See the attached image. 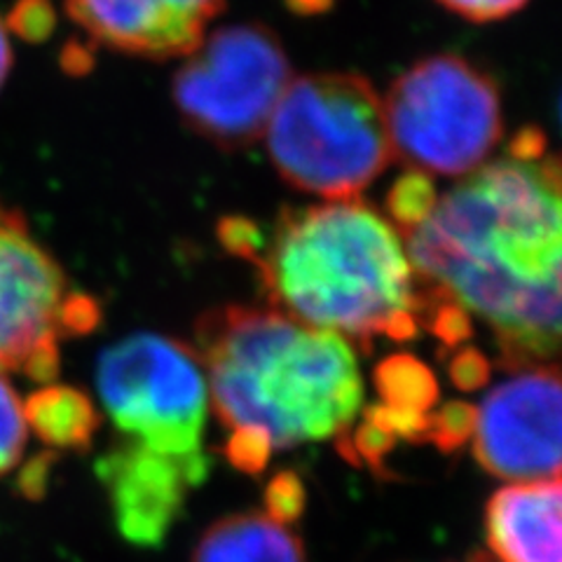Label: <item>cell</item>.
Wrapping results in <instances>:
<instances>
[{
  "mask_svg": "<svg viewBox=\"0 0 562 562\" xmlns=\"http://www.w3.org/2000/svg\"><path fill=\"white\" fill-rule=\"evenodd\" d=\"M403 241L425 301L481 322L506 371H562V153L473 169Z\"/></svg>",
  "mask_w": 562,
  "mask_h": 562,
  "instance_id": "1",
  "label": "cell"
},
{
  "mask_svg": "<svg viewBox=\"0 0 562 562\" xmlns=\"http://www.w3.org/2000/svg\"><path fill=\"white\" fill-rule=\"evenodd\" d=\"M195 351L225 460L266 471L272 452L349 431L363 406L351 345L277 310L227 305L200 316Z\"/></svg>",
  "mask_w": 562,
  "mask_h": 562,
  "instance_id": "2",
  "label": "cell"
},
{
  "mask_svg": "<svg viewBox=\"0 0 562 562\" xmlns=\"http://www.w3.org/2000/svg\"><path fill=\"white\" fill-rule=\"evenodd\" d=\"M227 251L251 262L268 303L291 319L371 351L378 338L406 342L422 328V293L403 237L357 200L286 206L262 227L218 225Z\"/></svg>",
  "mask_w": 562,
  "mask_h": 562,
  "instance_id": "3",
  "label": "cell"
},
{
  "mask_svg": "<svg viewBox=\"0 0 562 562\" xmlns=\"http://www.w3.org/2000/svg\"><path fill=\"white\" fill-rule=\"evenodd\" d=\"M266 134L281 179L333 202L357 200L394 157L382 99L359 74L291 80Z\"/></svg>",
  "mask_w": 562,
  "mask_h": 562,
  "instance_id": "4",
  "label": "cell"
},
{
  "mask_svg": "<svg viewBox=\"0 0 562 562\" xmlns=\"http://www.w3.org/2000/svg\"><path fill=\"white\" fill-rule=\"evenodd\" d=\"M384 122L392 153L427 176H467L504 134L497 80L460 55L413 64L386 92Z\"/></svg>",
  "mask_w": 562,
  "mask_h": 562,
  "instance_id": "5",
  "label": "cell"
},
{
  "mask_svg": "<svg viewBox=\"0 0 562 562\" xmlns=\"http://www.w3.org/2000/svg\"><path fill=\"white\" fill-rule=\"evenodd\" d=\"M97 392L120 443L169 460L209 462V386L195 347L136 333L103 351Z\"/></svg>",
  "mask_w": 562,
  "mask_h": 562,
  "instance_id": "6",
  "label": "cell"
},
{
  "mask_svg": "<svg viewBox=\"0 0 562 562\" xmlns=\"http://www.w3.org/2000/svg\"><path fill=\"white\" fill-rule=\"evenodd\" d=\"M291 61L262 24L218 29L188 55L171 82L188 130L221 150H246L266 132L291 82Z\"/></svg>",
  "mask_w": 562,
  "mask_h": 562,
  "instance_id": "7",
  "label": "cell"
},
{
  "mask_svg": "<svg viewBox=\"0 0 562 562\" xmlns=\"http://www.w3.org/2000/svg\"><path fill=\"white\" fill-rule=\"evenodd\" d=\"M94 297L70 291L22 211L0 202V373L41 384L59 375V345L99 326Z\"/></svg>",
  "mask_w": 562,
  "mask_h": 562,
  "instance_id": "8",
  "label": "cell"
},
{
  "mask_svg": "<svg viewBox=\"0 0 562 562\" xmlns=\"http://www.w3.org/2000/svg\"><path fill=\"white\" fill-rule=\"evenodd\" d=\"M473 457L504 481H535L562 473V371H514L476 406Z\"/></svg>",
  "mask_w": 562,
  "mask_h": 562,
  "instance_id": "9",
  "label": "cell"
},
{
  "mask_svg": "<svg viewBox=\"0 0 562 562\" xmlns=\"http://www.w3.org/2000/svg\"><path fill=\"white\" fill-rule=\"evenodd\" d=\"M211 462H181L115 443L99 462L120 535L136 547H160L181 516L192 490L209 476Z\"/></svg>",
  "mask_w": 562,
  "mask_h": 562,
  "instance_id": "10",
  "label": "cell"
},
{
  "mask_svg": "<svg viewBox=\"0 0 562 562\" xmlns=\"http://www.w3.org/2000/svg\"><path fill=\"white\" fill-rule=\"evenodd\" d=\"M70 20L105 47L173 59L195 52L225 0H64Z\"/></svg>",
  "mask_w": 562,
  "mask_h": 562,
  "instance_id": "11",
  "label": "cell"
},
{
  "mask_svg": "<svg viewBox=\"0 0 562 562\" xmlns=\"http://www.w3.org/2000/svg\"><path fill=\"white\" fill-rule=\"evenodd\" d=\"M485 537L499 562H562V473L497 490L485 506Z\"/></svg>",
  "mask_w": 562,
  "mask_h": 562,
  "instance_id": "12",
  "label": "cell"
},
{
  "mask_svg": "<svg viewBox=\"0 0 562 562\" xmlns=\"http://www.w3.org/2000/svg\"><path fill=\"white\" fill-rule=\"evenodd\" d=\"M192 562H305L303 541L268 514L221 518L202 535Z\"/></svg>",
  "mask_w": 562,
  "mask_h": 562,
  "instance_id": "13",
  "label": "cell"
},
{
  "mask_svg": "<svg viewBox=\"0 0 562 562\" xmlns=\"http://www.w3.org/2000/svg\"><path fill=\"white\" fill-rule=\"evenodd\" d=\"M29 431L38 434L52 450H90L101 427L94 401L76 386L43 384L24 401Z\"/></svg>",
  "mask_w": 562,
  "mask_h": 562,
  "instance_id": "14",
  "label": "cell"
},
{
  "mask_svg": "<svg viewBox=\"0 0 562 562\" xmlns=\"http://www.w3.org/2000/svg\"><path fill=\"white\" fill-rule=\"evenodd\" d=\"M375 386L382 406L417 417H429L438 398V386L429 368L406 355L384 359L378 366Z\"/></svg>",
  "mask_w": 562,
  "mask_h": 562,
  "instance_id": "15",
  "label": "cell"
},
{
  "mask_svg": "<svg viewBox=\"0 0 562 562\" xmlns=\"http://www.w3.org/2000/svg\"><path fill=\"white\" fill-rule=\"evenodd\" d=\"M436 200L431 176L411 169L398 176L392 190L386 192V214H390L398 235L406 237L431 214Z\"/></svg>",
  "mask_w": 562,
  "mask_h": 562,
  "instance_id": "16",
  "label": "cell"
},
{
  "mask_svg": "<svg viewBox=\"0 0 562 562\" xmlns=\"http://www.w3.org/2000/svg\"><path fill=\"white\" fill-rule=\"evenodd\" d=\"M29 441L24 401L5 373H0V479L20 464Z\"/></svg>",
  "mask_w": 562,
  "mask_h": 562,
  "instance_id": "17",
  "label": "cell"
},
{
  "mask_svg": "<svg viewBox=\"0 0 562 562\" xmlns=\"http://www.w3.org/2000/svg\"><path fill=\"white\" fill-rule=\"evenodd\" d=\"M473 415L476 408L464 401H452L441 411H434L427 425V441L443 452L462 450L473 431Z\"/></svg>",
  "mask_w": 562,
  "mask_h": 562,
  "instance_id": "18",
  "label": "cell"
},
{
  "mask_svg": "<svg viewBox=\"0 0 562 562\" xmlns=\"http://www.w3.org/2000/svg\"><path fill=\"white\" fill-rule=\"evenodd\" d=\"M262 502H266V514L272 520L281 525L297 522L305 512V487L301 476L293 471H279L268 483Z\"/></svg>",
  "mask_w": 562,
  "mask_h": 562,
  "instance_id": "19",
  "label": "cell"
},
{
  "mask_svg": "<svg viewBox=\"0 0 562 562\" xmlns=\"http://www.w3.org/2000/svg\"><path fill=\"white\" fill-rule=\"evenodd\" d=\"M5 26L29 43H43L57 26L55 5L52 0H16Z\"/></svg>",
  "mask_w": 562,
  "mask_h": 562,
  "instance_id": "20",
  "label": "cell"
},
{
  "mask_svg": "<svg viewBox=\"0 0 562 562\" xmlns=\"http://www.w3.org/2000/svg\"><path fill=\"white\" fill-rule=\"evenodd\" d=\"M436 3L443 5L448 12L462 16L467 22L487 24L516 14L530 0H436Z\"/></svg>",
  "mask_w": 562,
  "mask_h": 562,
  "instance_id": "21",
  "label": "cell"
},
{
  "mask_svg": "<svg viewBox=\"0 0 562 562\" xmlns=\"http://www.w3.org/2000/svg\"><path fill=\"white\" fill-rule=\"evenodd\" d=\"M448 371L460 390H476L490 378V361L479 349H462L460 355L452 357Z\"/></svg>",
  "mask_w": 562,
  "mask_h": 562,
  "instance_id": "22",
  "label": "cell"
},
{
  "mask_svg": "<svg viewBox=\"0 0 562 562\" xmlns=\"http://www.w3.org/2000/svg\"><path fill=\"white\" fill-rule=\"evenodd\" d=\"M10 68H12V47L8 38V26L3 20H0V87L5 85Z\"/></svg>",
  "mask_w": 562,
  "mask_h": 562,
  "instance_id": "23",
  "label": "cell"
},
{
  "mask_svg": "<svg viewBox=\"0 0 562 562\" xmlns=\"http://www.w3.org/2000/svg\"><path fill=\"white\" fill-rule=\"evenodd\" d=\"M469 562H492V560H487L485 555H473Z\"/></svg>",
  "mask_w": 562,
  "mask_h": 562,
  "instance_id": "24",
  "label": "cell"
},
{
  "mask_svg": "<svg viewBox=\"0 0 562 562\" xmlns=\"http://www.w3.org/2000/svg\"><path fill=\"white\" fill-rule=\"evenodd\" d=\"M560 113H562V109H560Z\"/></svg>",
  "mask_w": 562,
  "mask_h": 562,
  "instance_id": "25",
  "label": "cell"
}]
</instances>
